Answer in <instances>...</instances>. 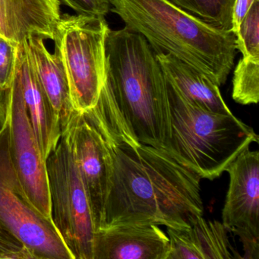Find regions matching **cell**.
Returning a JSON list of instances; mask_svg holds the SVG:
<instances>
[{"label": "cell", "instance_id": "22", "mask_svg": "<svg viewBox=\"0 0 259 259\" xmlns=\"http://www.w3.org/2000/svg\"><path fill=\"white\" fill-rule=\"evenodd\" d=\"M77 14L105 17L110 11V0H59Z\"/></svg>", "mask_w": 259, "mask_h": 259}, {"label": "cell", "instance_id": "5", "mask_svg": "<svg viewBox=\"0 0 259 259\" xmlns=\"http://www.w3.org/2000/svg\"><path fill=\"white\" fill-rule=\"evenodd\" d=\"M108 23L103 16L62 14L54 33V53L66 74L74 107L96 104L107 77Z\"/></svg>", "mask_w": 259, "mask_h": 259}, {"label": "cell", "instance_id": "14", "mask_svg": "<svg viewBox=\"0 0 259 259\" xmlns=\"http://www.w3.org/2000/svg\"><path fill=\"white\" fill-rule=\"evenodd\" d=\"M229 230L223 223L197 218L187 230L167 229V259H233Z\"/></svg>", "mask_w": 259, "mask_h": 259}, {"label": "cell", "instance_id": "11", "mask_svg": "<svg viewBox=\"0 0 259 259\" xmlns=\"http://www.w3.org/2000/svg\"><path fill=\"white\" fill-rule=\"evenodd\" d=\"M169 239L154 224L101 227L93 239V259H167Z\"/></svg>", "mask_w": 259, "mask_h": 259}, {"label": "cell", "instance_id": "8", "mask_svg": "<svg viewBox=\"0 0 259 259\" xmlns=\"http://www.w3.org/2000/svg\"><path fill=\"white\" fill-rule=\"evenodd\" d=\"M9 148L12 163L28 198L42 214L51 218L47 159L27 113L18 69L10 88Z\"/></svg>", "mask_w": 259, "mask_h": 259}, {"label": "cell", "instance_id": "25", "mask_svg": "<svg viewBox=\"0 0 259 259\" xmlns=\"http://www.w3.org/2000/svg\"><path fill=\"white\" fill-rule=\"evenodd\" d=\"M10 89L9 91L4 90L0 85V103L7 108H9L10 104Z\"/></svg>", "mask_w": 259, "mask_h": 259}, {"label": "cell", "instance_id": "21", "mask_svg": "<svg viewBox=\"0 0 259 259\" xmlns=\"http://www.w3.org/2000/svg\"><path fill=\"white\" fill-rule=\"evenodd\" d=\"M25 245L0 221V259H34Z\"/></svg>", "mask_w": 259, "mask_h": 259}, {"label": "cell", "instance_id": "7", "mask_svg": "<svg viewBox=\"0 0 259 259\" xmlns=\"http://www.w3.org/2000/svg\"><path fill=\"white\" fill-rule=\"evenodd\" d=\"M0 221L36 259H73L51 218L31 202L16 174L9 148V119L0 132Z\"/></svg>", "mask_w": 259, "mask_h": 259}, {"label": "cell", "instance_id": "18", "mask_svg": "<svg viewBox=\"0 0 259 259\" xmlns=\"http://www.w3.org/2000/svg\"><path fill=\"white\" fill-rule=\"evenodd\" d=\"M232 98L242 105L259 101V57H242L233 73Z\"/></svg>", "mask_w": 259, "mask_h": 259}, {"label": "cell", "instance_id": "23", "mask_svg": "<svg viewBox=\"0 0 259 259\" xmlns=\"http://www.w3.org/2000/svg\"><path fill=\"white\" fill-rule=\"evenodd\" d=\"M254 1L255 0H235L232 18V31L234 34Z\"/></svg>", "mask_w": 259, "mask_h": 259}, {"label": "cell", "instance_id": "16", "mask_svg": "<svg viewBox=\"0 0 259 259\" xmlns=\"http://www.w3.org/2000/svg\"><path fill=\"white\" fill-rule=\"evenodd\" d=\"M156 56L166 80L172 83L185 98L209 111L232 113L224 102L220 86L209 77L169 54L156 52Z\"/></svg>", "mask_w": 259, "mask_h": 259}, {"label": "cell", "instance_id": "24", "mask_svg": "<svg viewBox=\"0 0 259 259\" xmlns=\"http://www.w3.org/2000/svg\"><path fill=\"white\" fill-rule=\"evenodd\" d=\"M9 119V108L0 103V132L4 130Z\"/></svg>", "mask_w": 259, "mask_h": 259}, {"label": "cell", "instance_id": "13", "mask_svg": "<svg viewBox=\"0 0 259 259\" xmlns=\"http://www.w3.org/2000/svg\"><path fill=\"white\" fill-rule=\"evenodd\" d=\"M17 69L27 113L47 159L63 136V130L58 115L39 81L24 45L19 46Z\"/></svg>", "mask_w": 259, "mask_h": 259}, {"label": "cell", "instance_id": "3", "mask_svg": "<svg viewBox=\"0 0 259 259\" xmlns=\"http://www.w3.org/2000/svg\"><path fill=\"white\" fill-rule=\"evenodd\" d=\"M110 11L125 26L143 36L155 52H163L225 84L236 58L233 31L218 29L169 0H110Z\"/></svg>", "mask_w": 259, "mask_h": 259}, {"label": "cell", "instance_id": "17", "mask_svg": "<svg viewBox=\"0 0 259 259\" xmlns=\"http://www.w3.org/2000/svg\"><path fill=\"white\" fill-rule=\"evenodd\" d=\"M180 8L223 30L231 31L235 0H169Z\"/></svg>", "mask_w": 259, "mask_h": 259}, {"label": "cell", "instance_id": "2", "mask_svg": "<svg viewBox=\"0 0 259 259\" xmlns=\"http://www.w3.org/2000/svg\"><path fill=\"white\" fill-rule=\"evenodd\" d=\"M105 142L111 172L101 227L141 224L187 230L203 216L196 172L154 147Z\"/></svg>", "mask_w": 259, "mask_h": 259}, {"label": "cell", "instance_id": "12", "mask_svg": "<svg viewBox=\"0 0 259 259\" xmlns=\"http://www.w3.org/2000/svg\"><path fill=\"white\" fill-rule=\"evenodd\" d=\"M61 5L59 0H0V37L18 46L31 37L54 40Z\"/></svg>", "mask_w": 259, "mask_h": 259}, {"label": "cell", "instance_id": "6", "mask_svg": "<svg viewBox=\"0 0 259 259\" xmlns=\"http://www.w3.org/2000/svg\"><path fill=\"white\" fill-rule=\"evenodd\" d=\"M53 222L73 259H93L95 226L66 134L47 157Z\"/></svg>", "mask_w": 259, "mask_h": 259}, {"label": "cell", "instance_id": "9", "mask_svg": "<svg viewBox=\"0 0 259 259\" xmlns=\"http://www.w3.org/2000/svg\"><path fill=\"white\" fill-rule=\"evenodd\" d=\"M63 133L67 137L89 197L95 230H98L102 225L111 172L108 146L82 112L72 118Z\"/></svg>", "mask_w": 259, "mask_h": 259}, {"label": "cell", "instance_id": "19", "mask_svg": "<svg viewBox=\"0 0 259 259\" xmlns=\"http://www.w3.org/2000/svg\"><path fill=\"white\" fill-rule=\"evenodd\" d=\"M242 57H259V0H255L235 32Z\"/></svg>", "mask_w": 259, "mask_h": 259}, {"label": "cell", "instance_id": "10", "mask_svg": "<svg viewBox=\"0 0 259 259\" xmlns=\"http://www.w3.org/2000/svg\"><path fill=\"white\" fill-rule=\"evenodd\" d=\"M229 189L222 210V223L236 236L259 237V152L249 148L228 166Z\"/></svg>", "mask_w": 259, "mask_h": 259}, {"label": "cell", "instance_id": "15", "mask_svg": "<svg viewBox=\"0 0 259 259\" xmlns=\"http://www.w3.org/2000/svg\"><path fill=\"white\" fill-rule=\"evenodd\" d=\"M45 39L31 37L24 44L47 96L57 112L63 133L78 113L72 104L70 91L61 62L47 48Z\"/></svg>", "mask_w": 259, "mask_h": 259}, {"label": "cell", "instance_id": "4", "mask_svg": "<svg viewBox=\"0 0 259 259\" xmlns=\"http://www.w3.org/2000/svg\"><path fill=\"white\" fill-rule=\"evenodd\" d=\"M166 81L170 120L167 153L201 179L221 177L251 144L258 143L254 130L233 113L205 110Z\"/></svg>", "mask_w": 259, "mask_h": 259}, {"label": "cell", "instance_id": "20", "mask_svg": "<svg viewBox=\"0 0 259 259\" xmlns=\"http://www.w3.org/2000/svg\"><path fill=\"white\" fill-rule=\"evenodd\" d=\"M19 46L0 37V85L4 90H10L14 80Z\"/></svg>", "mask_w": 259, "mask_h": 259}, {"label": "cell", "instance_id": "1", "mask_svg": "<svg viewBox=\"0 0 259 259\" xmlns=\"http://www.w3.org/2000/svg\"><path fill=\"white\" fill-rule=\"evenodd\" d=\"M107 77L96 104L83 111L107 141L150 145L167 152V81L156 52L139 33L110 29Z\"/></svg>", "mask_w": 259, "mask_h": 259}]
</instances>
